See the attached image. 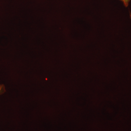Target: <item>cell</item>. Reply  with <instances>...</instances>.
Instances as JSON below:
<instances>
[{"label":"cell","mask_w":131,"mask_h":131,"mask_svg":"<svg viewBox=\"0 0 131 131\" xmlns=\"http://www.w3.org/2000/svg\"><path fill=\"white\" fill-rule=\"evenodd\" d=\"M119 1L122 2L123 5H124V6L126 7H127L128 6V5H129V3L130 2V0H119Z\"/></svg>","instance_id":"obj_1"},{"label":"cell","mask_w":131,"mask_h":131,"mask_svg":"<svg viewBox=\"0 0 131 131\" xmlns=\"http://www.w3.org/2000/svg\"><path fill=\"white\" fill-rule=\"evenodd\" d=\"M130 18H131V13H130Z\"/></svg>","instance_id":"obj_3"},{"label":"cell","mask_w":131,"mask_h":131,"mask_svg":"<svg viewBox=\"0 0 131 131\" xmlns=\"http://www.w3.org/2000/svg\"><path fill=\"white\" fill-rule=\"evenodd\" d=\"M5 92V89L3 85H0V95L3 94Z\"/></svg>","instance_id":"obj_2"}]
</instances>
